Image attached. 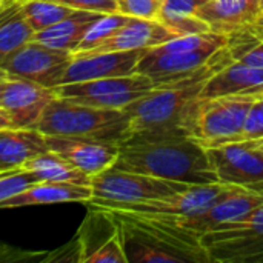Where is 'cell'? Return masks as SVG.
Listing matches in <instances>:
<instances>
[{
  "label": "cell",
  "mask_w": 263,
  "mask_h": 263,
  "mask_svg": "<svg viewBox=\"0 0 263 263\" xmlns=\"http://www.w3.org/2000/svg\"><path fill=\"white\" fill-rule=\"evenodd\" d=\"M114 168L186 185L219 182L206 148L193 136H129Z\"/></svg>",
  "instance_id": "1"
},
{
  "label": "cell",
  "mask_w": 263,
  "mask_h": 263,
  "mask_svg": "<svg viewBox=\"0 0 263 263\" xmlns=\"http://www.w3.org/2000/svg\"><path fill=\"white\" fill-rule=\"evenodd\" d=\"M225 65L210 68L176 85L156 88L126 106L125 111L129 117L128 137L193 136L196 114L202 100L200 91L205 82Z\"/></svg>",
  "instance_id": "2"
},
{
  "label": "cell",
  "mask_w": 263,
  "mask_h": 263,
  "mask_svg": "<svg viewBox=\"0 0 263 263\" xmlns=\"http://www.w3.org/2000/svg\"><path fill=\"white\" fill-rule=\"evenodd\" d=\"M111 214L119 222L128 263H210L199 237L176 231L156 219Z\"/></svg>",
  "instance_id": "3"
},
{
  "label": "cell",
  "mask_w": 263,
  "mask_h": 263,
  "mask_svg": "<svg viewBox=\"0 0 263 263\" xmlns=\"http://www.w3.org/2000/svg\"><path fill=\"white\" fill-rule=\"evenodd\" d=\"M125 109H105L55 97L45 109L37 129L43 136H68L120 145L128 137Z\"/></svg>",
  "instance_id": "4"
},
{
  "label": "cell",
  "mask_w": 263,
  "mask_h": 263,
  "mask_svg": "<svg viewBox=\"0 0 263 263\" xmlns=\"http://www.w3.org/2000/svg\"><path fill=\"white\" fill-rule=\"evenodd\" d=\"M191 185L165 180L140 173L109 168L91 180L92 197L88 205L111 208L120 205H133L166 199L183 193Z\"/></svg>",
  "instance_id": "5"
},
{
  "label": "cell",
  "mask_w": 263,
  "mask_h": 263,
  "mask_svg": "<svg viewBox=\"0 0 263 263\" xmlns=\"http://www.w3.org/2000/svg\"><path fill=\"white\" fill-rule=\"evenodd\" d=\"M210 263H263V203L200 236Z\"/></svg>",
  "instance_id": "6"
},
{
  "label": "cell",
  "mask_w": 263,
  "mask_h": 263,
  "mask_svg": "<svg viewBox=\"0 0 263 263\" xmlns=\"http://www.w3.org/2000/svg\"><path fill=\"white\" fill-rule=\"evenodd\" d=\"M256 99L257 96L251 94L202 99L193 126V137L203 148L242 142L245 119Z\"/></svg>",
  "instance_id": "7"
},
{
  "label": "cell",
  "mask_w": 263,
  "mask_h": 263,
  "mask_svg": "<svg viewBox=\"0 0 263 263\" xmlns=\"http://www.w3.org/2000/svg\"><path fill=\"white\" fill-rule=\"evenodd\" d=\"M156 88H159L157 83L148 76L134 72L129 76L65 83L55 86L54 91L57 97L82 105L105 109H125Z\"/></svg>",
  "instance_id": "8"
},
{
  "label": "cell",
  "mask_w": 263,
  "mask_h": 263,
  "mask_svg": "<svg viewBox=\"0 0 263 263\" xmlns=\"http://www.w3.org/2000/svg\"><path fill=\"white\" fill-rule=\"evenodd\" d=\"M233 62L228 46L225 48H200L193 51L156 52L145 49L137 65V72L148 76L159 88L171 86L191 79L210 68Z\"/></svg>",
  "instance_id": "9"
},
{
  "label": "cell",
  "mask_w": 263,
  "mask_h": 263,
  "mask_svg": "<svg viewBox=\"0 0 263 263\" xmlns=\"http://www.w3.org/2000/svg\"><path fill=\"white\" fill-rule=\"evenodd\" d=\"M71 62L72 52L29 40L14 51L0 66L11 79H22L54 89L62 83Z\"/></svg>",
  "instance_id": "10"
},
{
  "label": "cell",
  "mask_w": 263,
  "mask_h": 263,
  "mask_svg": "<svg viewBox=\"0 0 263 263\" xmlns=\"http://www.w3.org/2000/svg\"><path fill=\"white\" fill-rule=\"evenodd\" d=\"M234 185L227 183H206V185H191L183 193L176 196L133 203V205H120L105 208L114 214H125L133 217H145V219H170V217H188L202 213L228 191H231ZM96 206V205H94ZM103 208V206H100Z\"/></svg>",
  "instance_id": "11"
},
{
  "label": "cell",
  "mask_w": 263,
  "mask_h": 263,
  "mask_svg": "<svg viewBox=\"0 0 263 263\" xmlns=\"http://www.w3.org/2000/svg\"><path fill=\"white\" fill-rule=\"evenodd\" d=\"M263 203V196L259 191L234 186L206 210L199 214L188 216V217H170V219H156L160 220L176 231L199 237L208 231H213L228 222L237 220L247 216L250 211L257 208ZM145 219V217H143Z\"/></svg>",
  "instance_id": "12"
},
{
  "label": "cell",
  "mask_w": 263,
  "mask_h": 263,
  "mask_svg": "<svg viewBox=\"0 0 263 263\" xmlns=\"http://www.w3.org/2000/svg\"><path fill=\"white\" fill-rule=\"evenodd\" d=\"M206 153L220 183L250 190L263 183V149L253 140L206 148Z\"/></svg>",
  "instance_id": "13"
},
{
  "label": "cell",
  "mask_w": 263,
  "mask_h": 263,
  "mask_svg": "<svg viewBox=\"0 0 263 263\" xmlns=\"http://www.w3.org/2000/svg\"><path fill=\"white\" fill-rule=\"evenodd\" d=\"M55 97L52 88L9 77L0 94V106L11 117L14 128L37 129L45 109Z\"/></svg>",
  "instance_id": "14"
},
{
  "label": "cell",
  "mask_w": 263,
  "mask_h": 263,
  "mask_svg": "<svg viewBox=\"0 0 263 263\" xmlns=\"http://www.w3.org/2000/svg\"><path fill=\"white\" fill-rule=\"evenodd\" d=\"M48 151L55 153L82 173L94 177L114 166L119 156V145L103 140L45 136Z\"/></svg>",
  "instance_id": "15"
},
{
  "label": "cell",
  "mask_w": 263,
  "mask_h": 263,
  "mask_svg": "<svg viewBox=\"0 0 263 263\" xmlns=\"http://www.w3.org/2000/svg\"><path fill=\"white\" fill-rule=\"evenodd\" d=\"M143 52L145 49H136L72 57L60 85L134 74Z\"/></svg>",
  "instance_id": "16"
},
{
  "label": "cell",
  "mask_w": 263,
  "mask_h": 263,
  "mask_svg": "<svg viewBox=\"0 0 263 263\" xmlns=\"http://www.w3.org/2000/svg\"><path fill=\"white\" fill-rule=\"evenodd\" d=\"M177 37L168 28H165L157 20H146L129 17V20L120 26L114 34L105 39L97 46L72 54V57L102 54V52H117V51H136V49H149L157 45H162L171 39Z\"/></svg>",
  "instance_id": "17"
},
{
  "label": "cell",
  "mask_w": 263,
  "mask_h": 263,
  "mask_svg": "<svg viewBox=\"0 0 263 263\" xmlns=\"http://www.w3.org/2000/svg\"><path fill=\"white\" fill-rule=\"evenodd\" d=\"M259 12L260 6L256 0H206L196 9V15L208 25L210 31L227 37L245 29Z\"/></svg>",
  "instance_id": "18"
},
{
  "label": "cell",
  "mask_w": 263,
  "mask_h": 263,
  "mask_svg": "<svg viewBox=\"0 0 263 263\" xmlns=\"http://www.w3.org/2000/svg\"><path fill=\"white\" fill-rule=\"evenodd\" d=\"M237 94H263V69L233 60L205 82L200 91V99Z\"/></svg>",
  "instance_id": "19"
},
{
  "label": "cell",
  "mask_w": 263,
  "mask_h": 263,
  "mask_svg": "<svg viewBox=\"0 0 263 263\" xmlns=\"http://www.w3.org/2000/svg\"><path fill=\"white\" fill-rule=\"evenodd\" d=\"M92 197L91 186L76 183L39 182L28 190L6 199L0 203V210H12L22 206L55 205V203H88Z\"/></svg>",
  "instance_id": "20"
},
{
  "label": "cell",
  "mask_w": 263,
  "mask_h": 263,
  "mask_svg": "<svg viewBox=\"0 0 263 263\" xmlns=\"http://www.w3.org/2000/svg\"><path fill=\"white\" fill-rule=\"evenodd\" d=\"M89 206L92 208L88 211V216L76 236L79 263H89L96 253L105 248L120 233L117 219L108 210L94 205Z\"/></svg>",
  "instance_id": "21"
},
{
  "label": "cell",
  "mask_w": 263,
  "mask_h": 263,
  "mask_svg": "<svg viewBox=\"0 0 263 263\" xmlns=\"http://www.w3.org/2000/svg\"><path fill=\"white\" fill-rule=\"evenodd\" d=\"M48 151L39 129H0V173L18 170L31 157Z\"/></svg>",
  "instance_id": "22"
},
{
  "label": "cell",
  "mask_w": 263,
  "mask_h": 263,
  "mask_svg": "<svg viewBox=\"0 0 263 263\" xmlns=\"http://www.w3.org/2000/svg\"><path fill=\"white\" fill-rule=\"evenodd\" d=\"M100 15L102 14L91 11H74L71 15L57 22L55 25L34 32L31 40H35L51 48L74 52L77 46L82 43L89 26Z\"/></svg>",
  "instance_id": "23"
},
{
  "label": "cell",
  "mask_w": 263,
  "mask_h": 263,
  "mask_svg": "<svg viewBox=\"0 0 263 263\" xmlns=\"http://www.w3.org/2000/svg\"><path fill=\"white\" fill-rule=\"evenodd\" d=\"M32 34L23 14L22 0H0V65L29 42Z\"/></svg>",
  "instance_id": "24"
},
{
  "label": "cell",
  "mask_w": 263,
  "mask_h": 263,
  "mask_svg": "<svg viewBox=\"0 0 263 263\" xmlns=\"http://www.w3.org/2000/svg\"><path fill=\"white\" fill-rule=\"evenodd\" d=\"M22 170L31 173L37 182H54V183H76L83 186H91L92 177L82 173L65 159L52 151H45L26 160Z\"/></svg>",
  "instance_id": "25"
},
{
  "label": "cell",
  "mask_w": 263,
  "mask_h": 263,
  "mask_svg": "<svg viewBox=\"0 0 263 263\" xmlns=\"http://www.w3.org/2000/svg\"><path fill=\"white\" fill-rule=\"evenodd\" d=\"M22 8L26 22L34 32L46 29L77 11L51 0H22Z\"/></svg>",
  "instance_id": "26"
},
{
  "label": "cell",
  "mask_w": 263,
  "mask_h": 263,
  "mask_svg": "<svg viewBox=\"0 0 263 263\" xmlns=\"http://www.w3.org/2000/svg\"><path fill=\"white\" fill-rule=\"evenodd\" d=\"M129 20L128 15L120 14V12H112V14H102L86 31L82 43L77 46V49L72 54L88 51L99 43H102L105 39H108L111 34H114L120 26H123Z\"/></svg>",
  "instance_id": "27"
},
{
  "label": "cell",
  "mask_w": 263,
  "mask_h": 263,
  "mask_svg": "<svg viewBox=\"0 0 263 263\" xmlns=\"http://www.w3.org/2000/svg\"><path fill=\"white\" fill-rule=\"evenodd\" d=\"M157 22H160L165 28H168L176 35L210 32L208 25L196 14H185V12L160 9V12L157 15Z\"/></svg>",
  "instance_id": "28"
},
{
  "label": "cell",
  "mask_w": 263,
  "mask_h": 263,
  "mask_svg": "<svg viewBox=\"0 0 263 263\" xmlns=\"http://www.w3.org/2000/svg\"><path fill=\"white\" fill-rule=\"evenodd\" d=\"M227 46L230 49L233 60L263 69V39L248 40V39L231 35L228 37Z\"/></svg>",
  "instance_id": "29"
},
{
  "label": "cell",
  "mask_w": 263,
  "mask_h": 263,
  "mask_svg": "<svg viewBox=\"0 0 263 263\" xmlns=\"http://www.w3.org/2000/svg\"><path fill=\"white\" fill-rule=\"evenodd\" d=\"M35 183H39L37 179L22 168L3 173L0 176V203Z\"/></svg>",
  "instance_id": "30"
},
{
  "label": "cell",
  "mask_w": 263,
  "mask_h": 263,
  "mask_svg": "<svg viewBox=\"0 0 263 263\" xmlns=\"http://www.w3.org/2000/svg\"><path fill=\"white\" fill-rule=\"evenodd\" d=\"M119 12L128 17L157 20L165 0H116Z\"/></svg>",
  "instance_id": "31"
},
{
  "label": "cell",
  "mask_w": 263,
  "mask_h": 263,
  "mask_svg": "<svg viewBox=\"0 0 263 263\" xmlns=\"http://www.w3.org/2000/svg\"><path fill=\"white\" fill-rule=\"evenodd\" d=\"M65 6H69L77 11H91L99 14H112L119 12L116 0H51Z\"/></svg>",
  "instance_id": "32"
},
{
  "label": "cell",
  "mask_w": 263,
  "mask_h": 263,
  "mask_svg": "<svg viewBox=\"0 0 263 263\" xmlns=\"http://www.w3.org/2000/svg\"><path fill=\"white\" fill-rule=\"evenodd\" d=\"M263 139V109L254 102L253 108L250 109L243 131H242V142L243 140H259Z\"/></svg>",
  "instance_id": "33"
},
{
  "label": "cell",
  "mask_w": 263,
  "mask_h": 263,
  "mask_svg": "<svg viewBox=\"0 0 263 263\" xmlns=\"http://www.w3.org/2000/svg\"><path fill=\"white\" fill-rule=\"evenodd\" d=\"M205 2L206 0H165L162 9L174 11V12H185V14H196V9Z\"/></svg>",
  "instance_id": "34"
},
{
  "label": "cell",
  "mask_w": 263,
  "mask_h": 263,
  "mask_svg": "<svg viewBox=\"0 0 263 263\" xmlns=\"http://www.w3.org/2000/svg\"><path fill=\"white\" fill-rule=\"evenodd\" d=\"M233 35L242 37V39H248V40H260V39H263V9L245 29L236 32Z\"/></svg>",
  "instance_id": "35"
},
{
  "label": "cell",
  "mask_w": 263,
  "mask_h": 263,
  "mask_svg": "<svg viewBox=\"0 0 263 263\" xmlns=\"http://www.w3.org/2000/svg\"><path fill=\"white\" fill-rule=\"evenodd\" d=\"M3 128H14V125H12L8 112L0 106V129H3Z\"/></svg>",
  "instance_id": "36"
},
{
  "label": "cell",
  "mask_w": 263,
  "mask_h": 263,
  "mask_svg": "<svg viewBox=\"0 0 263 263\" xmlns=\"http://www.w3.org/2000/svg\"><path fill=\"white\" fill-rule=\"evenodd\" d=\"M9 80V76H8V72L0 66V94H2V91H3V88H5V85H6V82Z\"/></svg>",
  "instance_id": "37"
},
{
  "label": "cell",
  "mask_w": 263,
  "mask_h": 263,
  "mask_svg": "<svg viewBox=\"0 0 263 263\" xmlns=\"http://www.w3.org/2000/svg\"><path fill=\"white\" fill-rule=\"evenodd\" d=\"M256 103H257V105H259V106H260V108L263 109V97L262 96H257V99H256Z\"/></svg>",
  "instance_id": "38"
},
{
  "label": "cell",
  "mask_w": 263,
  "mask_h": 263,
  "mask_svg": "<svg viewBox=\"0 0 263 263\" xmlns=\"http://www.w3.org/2000/svg\"><path fill=\"white\" fill-rule=\"evenodd\" d=\"M253 142H254V143H256L259 148H262L263 149V139H259V140H253Z\"/></svg>",
  "instance_id": "39"
},
{
  "label": "cell",
  "mask_w": 263,
  "mask_h": 263,
  "mask_svg": "<svg viewBox=\"0 0 263 263\" xmlns=\"http://www.w3.org/2000/svg\"><path fill=\"white\" fill-rule=\"evenodd\" d=\"M263 9V0H260V11Z\"/></svg>",
  "instance_id": "40"
},
{
  "label": "cell",
  "mask_w": 263,
  "mask_h": 263,
  "mask_svg": "<svg viewBox=\"0 0 263 263\" xmlns=\"http://www.w3.org/2000/svg\"><path fill=\"white\" fill-rule=\"evenodd\" d=\"M256 2H257V3H259V6H260V0H256Z\"/></svg>",
  "instance_id": "41"
},
{
  "label": "cell",
  "mask_w": 263,
  "mask_h": 263,
  "mask_svg": "<svg viewBox=\"0 0 263 263\" xmlns=\"http://www.w3.org/2000/svg\"><path fill=\"white\" fill-rule=\"evenodd\" d=\"M3 173H6V171H3ZM3 173H0V176H2V174H3Z\"/></svg>",
  "instance_id": "42"
},
{
  "label": "cell",
  "mask_w": 263,
  "mask_h": 263,
  "mask_svg": "<svg viewBox=\"0 0 263 263\" xmlns=\"http://www.w3.org/2000/svg\"><path fill=\"white\" fill-rule=\"evenodd\" d=\"M260 96H262V97H263V94H260Z\"/></svg>",
  "instance_id": "43"
}]
</instances>
